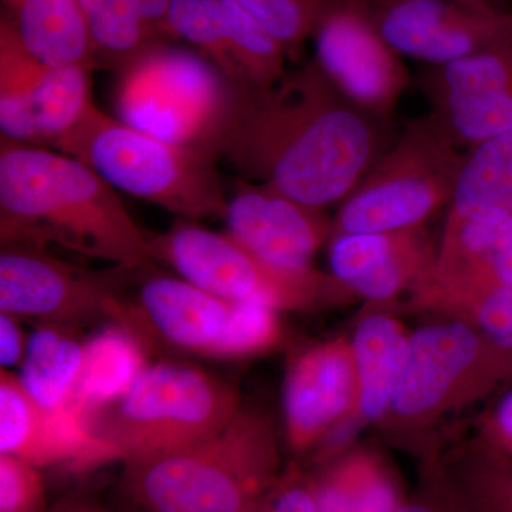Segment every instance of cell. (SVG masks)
Returning a JSON list of instances; mask_svg holds the SVG:
<instances>
[{
    "instance_id": "d6986e66",
    "label": "cell",
    "mask_w": 512,
    "mask_h": 512,
    "mask_svg": "<svg viewBox=\"0 0 512 512\" xmlns=\"http://www.w3.org/2000/svg\"><path fill=\"white\" fill-rule=\"evenodd\" d=\"M329 242L330 274L350 292L375 303L416 288L429 274L436 256L423 227L338 235Z\"/></svg>"
},
{
    "instance_id": "603a6c76",
    "label": "cell",
    "mask_w": 512,
    "mask_h": 512,
    "mask_svg": "<svg viewBox=\"0 0 512 512\" xmlns=\"http://www.w3.org/2000/svg\"><path fill=\"white\" fill-rule=\"evenodd\" d=\"M409 336L397 320L372 313L360 320L350 348L357 377V410L365 420H382L402 379Z\"/></svg>"
},
{
    "instance_id": "9a60e30c",
    "label": "cell",
    "mask_w": 512,
    "mask_h": 512,
    "mask_svg": "<svg viewBox=\"0 0 512 512\" xmlns=\"http://www.w3.org/2000/svg\"><path fill=\"white\" fill-rule=\"evenodd\" d=\"M503 284H512V217L471 221L447 214L430 272L413 291L421 306L451 318Z\"/></svg>"
},
{
    "instance_id": "cb8c5ba5",
    "label": "cell",
    "mask_w": 512,
    "mask_h": 512,
    "mask_svg": "<svg viewBox=\"0 0 512 512\" xmlns=\"http://www.w3.org/2000/svg\"><path fill=\"white\" fill-rule=\"evenodd\" d=\"M148 367L143 342L134 330L117 325L84 343L82 372L74 390V406L87 419L120 402Z\"/></svg>"
},
{
    "instance_id": "ab89813d",
    "label": "cell",
    "mask_w": 512,
    "mask_h": 512,
    "mask_svg": "<svg viewBox=\"0 0 512 512\" xmlns=\"http://www.w3.org/2000/svg\"><path fill=\"white\" fill-rule=\"evenodd\" d=\"M363 2L369 3V5H373V3L382 2V0H363Z\"/></svg>"
},
{
    "instance_id": "7c38bea8",
    "label": "cell",
    "mask_w": 512,
    "mask_h": 512,
    "mask_svg": "<svg viewBox=\"0 0 512 512\" xmlns=\"http://www.w3.org/2000/svg\"><path fill=\"white\" fill-rule=\"evenodd\" d=\"M370 9L400 56L430 67L512 46V12L488 0H382Z\"/></svg>"
},
{
    "instance_id": "7a4b0ae2",
    "label": "cell",
    "mask_w": 512,
    "mask_h": 512,
    "mask_svg": "<svg viewBox=\"0 0 512 512\" xmlns=\"http://www.w3.org/2000/svg\"><path fill=\"white\" fill-rule=\"evenodd\" d=\"M3 247L55 244L127 271L153 264L148 237L89 165L57 150L0 137Z\"/></svg>"
},
{
    "instance_id": "5b68a950",
    "label": "cell",
    "mask_w": 512,
    "mask_h": 512,
    "mask_svg": "<svg viewBox=\"0 0 512 512\" xmlns=\"http://www.w3.org/2000/svg\"><path fill=\"white\" fill-rule=\"evenodd\" d=\"M466 153L431 111L413 120L340 202L330 238L423 227L450 204Z\"/></svg>"
},
{
    "instance_id": "836d02e7",
    "label": "cell",
    "mask_w": 512,
    "mask_h": 512,
    "mask_svg": "<svg viewBox=\"0 0 512 512\" xmlns=\"http://www.w3.org/2000/svg\"><path fill=\"white\" fill-rule=\"evenodd\" d=\"M45 505L40 468L0 454V512H43Z\"/></svg>"
},
{
    "instance_id": "d590c367",
    "label": "cell",
    "mask_w": 512,
    "mask_h": 512,
    "mask_svg": "<svg viewBox=\"0 0 512 512\" xmlns=\"http://www.w3.org/2000/svg\"><path fill=\"white\" fill-rule=\"evenodd\" d=\"M478 443L512 457V387L488 413Z\"/></svg>"
},
{
    "instance_id": "44dd1931",
    "label": "cell",
    "mask_w": 512,
    "mask_h": 512,
    "mask_svg": "<svg viewBox=\"0 0 512 512\" xmlns=\"http://www.w3.org/2000/svg\"><path fill=\"white\" fill-rule=\"evenodd\" d=\"M94 47V56L126 66L154 47L174 39L168 15L171 0H77Z\"/></svg>"
},
{
    "instance_id": "30bf717a",
    "label": "cell",
    "mask_w": 512,
    "mask_h": 512,
    "mask_svg": "<svg viewBox=\"0 0 512 512\" xmlns=\"http://www.w3.org/2000/svg\"><path fill=\"white\" fill-rule=\"evenodd\" d=\"M87 66L55 67L23 46L5 16L0 20V131L19 143L52 148L90 104Z\"/></svg>"
},
{
    "instance_id": "f1b7e54d",
    "label": "cell",
    "mask_w": 512,
    "mask_h": 512,
    "mask_svg": "<svg viewBox=\"0 0 512 512\" xmlns=\"http://www.w3.org/2000/svg\"><path fill=\"white\" fill-rule=\"evenodd\" d=\"M229 52L237 64L241 86H274L285 76L286 49L235 0H217Z\"/></svg>"
},
{
    "instance_id": "d6a6232c",
    "label": "cell",
    "mask_w": 512,
    "mask_h": 512,
    "mask_svg": "<svg viewBox=\"0 0 512 512\" xmlns=\"http://www.w3.org/2000/svg\"><path fill=\"white\" fill-rule=\"evenodd\" d=\"M451 318L466 320L491 348L512 362V284L487 289Z\"/></svg>"
},
{
    "instance_id": "ffe728a7",
    "label": "cell",
    "mask_w": 512,
    "mask_h": 512,
    "mask_svg": "<svg viewBox=\"0 0 512 512\" xmlns=\"http://www.w3.org/2000/svg\"><path fill=\"white\" fill-rule=\"evenodd\" d=\"M232 305L183 278L154 276L141 286L137 315L175 348L215 357Z\"/></svg>"
},
{
    "instance_id": "3957f363",
    "label": "cell",
    "mask_w": 512,
    "mask_h": 512,
    "mask_svg": "<svg viewBox=\"0 0 512 512\" xmlns=\"http://www.w3.org/2000/svg\"><path fill=\"white\" fill-rule=\"evenodd\" d=\"M278 478L271 423L242 409L207 439L127 463L128 487L148 512H245Z\"/></svg>"
},
{
    "instance_id": "277c9868",
    "label": "cell",
    "mask_w": 512,
    "mask_h": 512,
    "mask_svg": "<svg viewBox=\"0 0 512 512\" xmlns=\"http://www.w3.org/2000/svg\"><path fill=\"white\" fill-rule=\"evenodd\" d=\"M89 165L117 191L173 212L184 220L224 218L217 148L175 144L121 123L90 104L55 146Z\"/></svg>"
},
{
    "instance_id": "6da1fadb",
    "label": "cell",
    "mask_w": 512,
    "mask_h": 512,
    "mask_svg": "<svg viewBox=\"0 0 512 512\" xmlns=\"http://www.w3.org/2000/svg\"><path fill=\"white\" fill-rule=\"evenodd\" d=\"M383 124L346 99L312 60L274 86H234L212 146L249 181L326 210L345 200L386 151Z\"/></svg>"
},
{
    "instance_id": "1f68e13d",
    "label": "cell",
    "mask_w": 512,
    "mask_h": 512,
    "mask_svg": "<svg viewBox=\"0 0 512 512\" xmlns=\"http://www.w3.org/2000/svg\"><path fill=\"white\" fill-rule=\"evenodd\" d=\"M276 40L286 52L298 49L313 36L329 0H235Z\"/></svg>"
},
{
    "instance_id": "4dcf8cb0",
    "label": "cell",
    "mask_w": 512,
    "mask_h": 512,
    "mask_svg": "<svg viewBox=\"0 0 512 512\" xmlns=\"http://www.w3.org/2000/svg\"><path fill=\"white\" fill-rule=\"evenodd\" d=\"M278 309L262 302H234L217 359H241L266 353L279 345L282 326Z\"/></svg>"
},
{
    "instance_id": "8fae6325",
    "label": "cell",
    "mask_w": 512,
    "mask_h": 512,
    "mask_svg": "<svg viewBox=\"0 0 512 512\" xmlns=\"http://www.w3.org/2000/svg\"><path fill=\"white\" fill-rule=\"evenodd\" d=\"M315 62L346 99L384 121L410 86L403 57L377 29L369 3L329 0L315 32Z\"/></svg>"
},
{
    "instance_id": "e0dca14e",
    "label": "cell",
    "mask_w": 512,
    "mask_h": 512,
    "mask_svg": "<svg viewBox=\"0 0 512 512\" xmlns=\"http://www.w3.org/2000/svg\"><path fill=\"white\" fill-rule=\"evenodd\" d=\"M0 454L36 467L74 464L96 466L121 460L92 423L73 412L40 406L19 376L0 372Z\"/></svg>"
},
{
    "instance_id": "9c48e42d",
    "label": "cell",
    "mask_w": 512,
    "mask_h": 512,
    "mask_svg": "<svg viewBox=\"0 0 512 512\" xmlns=\"http://www.w3.org/2000/svg\"><path fill=\"white\" fill-rule=\"evenodd\" d=\"M512 382V362L466 320H443L409 336L402 379L383 421L417 429Z\"/></svg>"
},
{
    "instance_id": "2e32d148",
    "label": "cell",
    "mask_w": 512,
    "mask_h": 512,
    "mask_svg": "<svg viewBox=\"0 0 512 512\" xmlns=\"http://www.w3.org/2000/svg\"><path fill=\"white\" fill-rule=\"evenodd\" d=\"M228 234L268 264L288 271L312 269V259L332 237L323 208L293 200L269 185L238 180L228 198Z\"/></svg>"
},
{
    "instance_id": "ac0fdd59",
    "label": "cell",
    "mask_w": 512,
    "mask_h": 512,
    "mask_svg": "<svg viewBox=\"0 0 512 512\" xmlns=\"http://www.w3.org/2000/svg\"><path fill=\"white\" fill-rule=\"evenodd\" d=\"M357 410V377L350 342L319 343L292 360L284 386L286 434L293 450H311Z\"/></svg>"
},
{
    "instance_id": "4316f807",
    "label": "cell",
    "mask_w": 512,
    "mask_h": 512,
    "mask_svg": "<svg viewBox=\"0 0 512 512\" xmlns=\"http://www.w3.org/2000/svg\"><path fill=\"white\" fill-rule=\"evenodd\" d=\"M83 356L84 345L77 340L55 329H39L30 338L20 363V382L45 409L66 410L84 417L74 406Z\"/></svg>"
},
{
    "instance_id": "f35d334b",
    "label": "cell",
    "mask_w": 512,
    "mask_h": 512,
    "mask_svg": "<svg viewBox=\"0 0 512 512\" xmlns=\"http://www.w3.org/2000/svg\"><path fill=\"white\" fill-rule=\"evenodd\" d=\"M245 512H264L261 507H259L258 504L255 505L254 508H251V510L245 511Z\"/></svg>"
},
{
    "instance_id": "7402d4cb",
    "label": "cell",
    "mask_w": 512,
    "mask_h": 512,
    "mask_svg": "<svg viewBox=\"0 0 512 512\" xmlns=\"http://www.w3.org/2000/svg\"><path fill=\"white\" fill-rule=\"evenodd\" d=\"M23 46L49 66H97L77 0H2Z\"/></svg>"
},
{
    "instance_id": "5bb4252c",
    "label": "cell",
    "mask_w": 512,
    "mask_h": 512,
    "mask_svg": "<svg viewBox=\"0 0 512 512\" xmlns=\"http://www.w3.org/2000/svg\"><path fill=\"white\" fill-rule=\"evenodd\" d=\"M421 89L461 147L512 131V46L429 67Z\"/></svg>"
},
{
    "instance_id": "f546056e",
    "label": "cell",
    "mask_w": 512,
    "mask_h": 512,
    "mask_svg": "<svg viewBox=\"0 0 512 512\" xmlns=\"http://www.w3.org/2000/svg\"><path fill=\"white\" fill-rule=\"evenodd\" d=\"M174 39H183L200 49L234 86H241L237 64L229 52L217 0H171L168 15Z\"/></svg>"
},
{
    "instance_id": "74e56055",
    "label": "cell",
    "mask_w": 512,
    "mask_h": 512,
    "mask_svg": "<svg viewBox=\"0 0 512 512\" xmlns=\"http://www.w3.org/2000/svg\"><path fill=\"white\" fill-rule=\"evenodd\" d=\"M28 343L25 342L18 319L2 313L0 315V363L2 369L23 362Z\"/></svg>"
},
{
    "instance_id": "e575fe53",
    "label": "cell",
    "mask_w": 512,
    "mask_h": 512,
    "mask_svg": "<svg viewBox=\"0 0 512 512\" xmlns=\"http://www.w3.org/2000/svg\"><path fill=\"white\" fill-rule=\"evenodd\" d=\"M258 505L264 512H318L313 480L292 471L279 477Z\"/></svg>"
},
{
    "instance_id": "8d00e7d4",
    "label": "cell",
    "mask_w": 512,
    "mask_h": 512,
    "mask_svg": "<svg viewBox=\"0 0 512 512\" xmlns=\"http://www.w3.org/2000/svg\"><path fill=\"white\" fill-rule=\"evenodd\" d=\"M396 512H456L441 477L439 464H430L417 493Z\"/></svg>"
},
{
    "instance_id": "8992f818",
    "label": "cell",
    "mask_w": 512,
    "mask_h": 512,
    "mask_svg": "<svg viewBox=\"0 0 512 512\" xmlns=\"http://www.w3.org/2000/svg\"><path fill=\"white\" fill-rule=\"evenodd\" d=\"M239 410L237 392L218 377L183 363H156L111 406L97 434L128 463L207 439Z\"/></svg>"
},
{
    "instance_id": "ba28073f",
    "label": "cell",
    "mask_w": 512,
    "mask_h": 512,
    "mask_svg": "<svg viewBox=\"0 0 512 512\" xmlns=\"http://www.w3.org/2000/svg\"><path fill=\"white\" fill-rule=\"evenodd\" d=\"M154 261L185 281L231 302H262L278 311H303L350 292L332 274L288 271L268 264L228 232L218 234L187 220L148 237Z\"/></svg>"
},
{
    "instance_id": "83f0119b",
    "label": "cell",
    "mask_w": 512,
    "mask_h": 512,
    "mask_svg": "<svg viewBox=\"0 0 512 512\" xmlns=\"http://www.w3.org/2000/svg\"><path fill=\"white\" fill-rule=\"evenodd\" d=\"M439 468L456 512H512V457L477 443Z\"/></svg>"
},
{
    "instance_id": "d4e9b609",
    "label": "cell",
    "mask_w": 512,
    "mask_h": 512,
    "mask_svg": "<svg viewBox=\"0 0 512 512\" xmlns=\"http://www.w3.org/2000/svg\"><path fill=\"white\" fill-rule=\"evenodd\" d=\"M447 214L471 221L512 217V131L468 148Z\"/></svg>"
},
{
    "instance_id": "4fadbf2b",
    "label": "cell",
    "mask_w": 512,
    "mask_h": 512,
    "mask_svg": "<svg viewBox=\"0 0 512 512\" xmlns=\"http://www.w3.org/2000/svg\"><path fill=\"white\" fill-rule=\"evenodd\" d=\"M114 284L109 276L66 264L43 249L10 245L0 254V311L16 319L64 322L99 313L117 318L123 305Z\"/></svg>"
},
{
    "instance_id": "484cf974",
    "label": "cell",
    "mask_w": 512,
    "mask_h": 512,
    "mask_svg": "<svg viewBox=\"0 0 512 512\" xmlns=\"http://www.w3.org/2000/svg\"><path fill=\"white\" fill-rule=\"evenodd\" d=\"M313 487L318 512H396L407 500L393 471L366 451L330 464Z\"/></svg>"
},
{
    "instance_id": "52a82bcc",
    "label": "cell",
    "mask_w": 512,
    "mask_h": 512,
    "mask_svg": "<svg viewBox=\"0 0 512 512\" xmlns=\"http://www.w3.org/2000/svg\"><path fill=\"white\" fill-rule=\"evenodd\" d=\"M232 94L210 60L163 45L121 67L114 107L116 119L150 136L212 146Z\"/></svg>"
}]
</instances>
